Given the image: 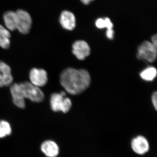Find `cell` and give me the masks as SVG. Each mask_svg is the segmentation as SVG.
Masks as SVG:
<instances>
[{
  "label": "cell",
  "instance_id": "1",
  "mask_svg": "<svg viewBox=\"0 0 157 157\" xmlns=\"http://www.w3.org/2000/svg\"><path fill=\"white\" fill-rule=\"evenodd\" d=\"M60 82L65 90L72 95L84 92L90 86V76L86 70L68 68L62 72Z\"/></svg>",
  "mask_w": 157,
  "mask_h": 157
},
{
  "label": "cell",
  "instance_id": "2",
  "mask_svg": "<svg viewBox=\"0 0 157 157\" xmlns=\"http://www.w3.org/2000/svg\"><path fill=\"white\" fill-rule=\"evenodd\" d=\"M51 108L54 112L61 111L67 113L70 110L72 106V102L69 98L66 97L65 91L55 93L51 96L50 99Z\"/></svg>",
  "mask_w": 157,
  "mask_h": 157
},
{
  "label": "cell",
  "instance_id": "3",
  "mask_svg": "<svg viewBox=\"0 0 157 157\" xmlns=\"http://www.w3.org/2000/svg\"><path fill=\"white\" fill-rule=\"evenodd\" d=\"M24 95L26 99L35 103H40L44 101L45 95L41 89L29 82H21Z\"/></svg>",
  "mask_w": 157,
  "mask_h": 157
},
{
  "label": "cell",
  "instance_id": "4",
  "mask_svg": "<svg viewBox=\"0 0 157 157\" xmlns=\"http://www.w3.org/2000/svg\"><path fill=\"white\" fill-rule=\"evenodd\" d=\"M157 48L151 42L144 41L142 42L137 49V59L145 60L149 63L154 62L157 58Z\"/></svg>",
  "mask_w": 157,
  "mask_h": 157
},
{
  "label": "cell",
  "instance_id": "5",
  "mask_svg": "<svg viewBox=\"0 0 157 157\" xmlns=\"http://www.w3.org/2000/svg\"><path fill=\"white\" fill-rule=\"evenodd\" d=\"M16 14V29L22 34H27L32 28V19L26 11L19 9L15 11Z\"/></svg>",
  "mask_w": 157,
  "mask_h": 157
},
{
  "label": "cell",
  "instance_id": "6",
  "mask_svg": "<svg viewBox=\"0 0 157 157\" xmlns=\"http://www.w3.org/2000/svg\"><path fill=\"white\" fill-rule=\"evenodd\" d=\"M30 82L38 87H42L48 82V74L45 70L34 68L30 70L29 74Z\"/></svg>",
  "mask_w": 157,
  "mask_h": 157
},
{
  "label": "cell",
  "instance_id": "7",
  "mask_svg": "<svg viewBox=\"0 0 157 157\" xmlns=\"http://www.w3.org/2000/svg\"><path fill=\"white\" fill-rule=\"evenodd\" d=\"M10 92L14 105L19 108H25V98L24 95L21 82L11 84Z\"/></svg>",
  "mask_w": 157,
  "mask_h": 157
},
{
  "label": "cell",
  "instance_id": "8",
  "mask_svg": "<svg viewBox=\"0 0 157 157\" xmlns=\"http://www.w3.org/2000/svg\"><path fill=\"white\" fill-rule=\"evenodd\" d=\"M72 52L78 59L82 60L90 55V48L87 42L78 40L73 43Z\"/></svg>",
  "mask_w": 157,
  "mask_h": 157
},
{
  "label": "cell",
  "instance_id": "9",
  "mask_svg": "<svg viewBox=\"0 0 157 157\" xmlns=\"http://www.w3.org/2000/svg\"><path fill=\"white\" fill-rule=\"evenodd\" d=\"M13 81L10 66L5 62L0 61V87L11 85Z\"/></svg>",
  "mask_w": 157,
  "mask_h": 157
},
{
  "label": "cell",
  "instance_id": "10",
  "mask_svg": "<svg viewBox=\"0 0 157 157\" xmlns=\"http://www.w3.org/2000/svg\"><path fill=\"white\" fill-rule=\"evenodd\" d=\"M59 22L63 28L69 31L75 29L76 25V17L71 11H63L60 15Z\"/></svg>",
  "mask_w": 157,
  "mask_h": 157
},
{
  "label": "cell",
  "instance_id": "11",
  "mask_svg": "<svg viewBox=\"0 0 157 157\" xmlns=\"http://www.w3.org/2000/svg\"><path fill=\"white\" fill-rule=\"evenodd\" d=\"M132 147L133 151L139 155L146 153L149 148L147 140L145 137L141 136H138L132 140Z\"/></svg>",
  "mask_w": 157,
  "mask_h": 157
},
{
  "label": "cell",
  "instance_id": "12",
  "mask_svg": "<svg viewBox=\"0 0 157 157\" xmlns=\"http://www.w3.org/2000/svg\"><path fill=\"white\" fill-rule=\"evenodd\" d=\"M41 149L42 152L48 157H56L59 153L58 146L52 140H46L43 142Z\"/></svg>",
  "mask_w": 157,
  "mask_h": 157
},
{
  "label": "cell",
  "instance_id": "13",
  "mask_svg": "<svg viewBox=\"0 0 157 157\" xmlns=\"http://www.w3.org/2000/svg\"><path fill=\"white\" fill-rule=\"evenodd\" d=\"M6 28L9 31L16 30V12L12 11H6L3 15Z\"/></svg>",
  "mask_w": 157,
  "mask_h": 157
},
{
  "label": "cell",
  "instance_id": "14",
  "mask_svg": "<svg viewBox=\"0 0 157 157\" xmlns=\"http://www.w3.org/2000/svg\"><path fill=\"white\" fill-rule=\"evenodd\" d=\"M11 44V34L10 31L0 24V47L8 49Z\"/></svg>",
  "mask_w": 157,
  "mask_h": 157
},
{
  "label": "cell",
  "instance_id": "15",
  "mask_svg": "<svg viewBox=\"0 0 157 157\" xmlns=\"http://www.w3.org/2000/svg\"><path fill=\"white\" fill-rule=\"evenodd\" d=\"M140 75V77L145 81H152L156 77L157 70L154 67H148L143 70Z\"/></svg>",
  "mask_w": 157,
  "mask_h": 157
},
{
  "label": "cell",
  "instance_id": "16",
  "mask_svg": "<svg viewBox=\"0 0 157 157\" xmlns=\"http://www.w3.org/2000/svg\"><path fill=\"white\" fill-rule=\"evenodd\" d=\"M11 128L8 122L6 121H0V138H3L11 135Z\"/></svg>",
  "mask_w": 157,
  "mask_h": 157
},
{
  "label": "cell",
  "instance_id": "17",
  "mask_svg": "<svg viewBox=\"0 0 157 157\" xmlns=\"http://www.w3.org/2000/svg\"><path fill=\"white\" fill-rule=\"evenodd\" d=\"M95 25L99 29L105 28V21L104 18H99L97 19L95 22Z\"/></svg>",
  "mask_w": 157,
  "mask_h": 157
},
{
  "label": "cell",
  "instance_id": "18",
  "mask_svg": "<svg viewBox=\"0 0 157 157\" xmlns=\"http://www.w3.org/2000/svg\"><path fill=\"white\" fill-rule=\"evenodd\" d=\"M105 21V28L108 29H111L113 28V25L111 20L108 17L104 18Z\"/></svg>",
  "mask_w": 157,
  "mask_h": 157
},
{
  "label": "cell",
  "instance_id": "19",
  "mask_svg": "<svg viewBox=\"0 0 157 157\" xmlns=\"http://www.w3.org/2000/svg\"><path fill=\"white\" fill-rule=\"evenodd\" d=\"M152 102L153 104L155 109L157 110V92H155L153 94L151 97Z\"/></svg>",
  "mask_w": 157,
  "mask_h": 157
},
{
  "label": "cell",
  "instance_id": "20",
  "mask_svg": "<svg viewBox=\"0 0 157 157\" xmlns=\"http://www.w3.org/2000/svg\"><path fill=\"white\" fill-rule=\"evenodd\" d=\"M106 36L108 39H112L114 36V31L113 29L107 30L106 33Z\"/></svg>",
  "mask_w": 157,
  "mask_h": 157
},
{
  "label": "cell",
  "instance_id": "21",
  "mask_svg": "<svg viewBox=\"0 0 157 157\" xmlns=\"http://www.w3.org/2000/svg\"><path fill=\"white\" fill-rule=\"evenodd\" d=\"M151 43L155 47L157 48V36L156 34L151 37Z\"/></svg>",
  "mask_w": 157,
  "mask_h": 157
},
{
  "label": "cell",
  "instance_id": "22",
  "mask_svg": "<svg viewBox=\"0 0 157 157\" xmlns=\"http://www.w3.org/2000/svg\"><path fill=\"white\" fill-rule=\"evenodd\" d=\"M80 1H81V2L84 5H88L94 0H80Z\"/></svg>",
  "mask_w": 157,
  "mask_h": 157
}]
</instances>
